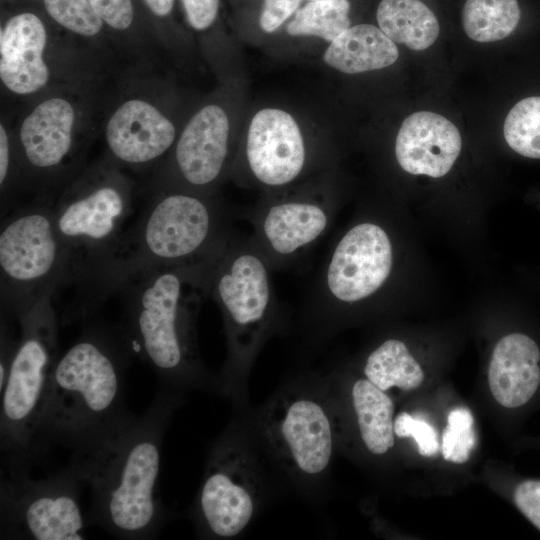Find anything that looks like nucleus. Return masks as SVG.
<instances>
[{
  "label": "nucleus",
  "mask_w": 540,
  "mask_h": 540,
  "mask_svg": "<svg viewBox=\"0 0 540 540\" xmlns=\"http://www.w3.org/2000/svg\"><path fill=\"white\" fill-rule=\"evenodd\" d=\"M46 296L19 321L20 336L1 394V473H29L42 458L38 427L49 382L60 356L59 316Z\"/></svg>",
  "instance_id": "obj_6"
},
{
  "label": "nucleus",
  "mask_w": 540,
  "mask_h": 540,
  "mask_svg": "<svg viewBox=\"0 0 540 540\" xmlns=\"http://www.w3.org/2000/svg\"><path fill=\"white\" fill-rule=\"evenodd\" d=\"M71 285L68 258L54 224L52 198L39 196L2 216L1 319L18 322L42 298Z\"/></svg>",
  "instance_id": "obj_8"
},
{
  "label": "nucleus",
  "mask_w": 540,
  "mask_h": 540,
  "mask_svg": "<svg viewBox=\"0 0 540 540\" xmlns=\"http://www.w3.org/2000/svg\"><path fill=\"white\" fill-rule=\"evenodd\" d=\"M393 428L399 438L413 437L419 454L424 457H435L441 451L436 429L425 420L401 412L394 419Z\"/></svg>",
  "instance_id": "obj_30"
},
{
  "label": "nucleus",
  "mask_w": 540,
  "mask_h": 540,
  "mask_svg": "<svg viewBox=\"0 0 540 540\" xmlns=\"http://www.w3.org/2000/svg\"><path fill=\"white\" fill-rule=\"evenodd\" d=\"M229 157V121L226 112L211 104L200 109L182 131L173 155L175 184L182 189L212 194Z\"/></svg>",
  "instance_id": "obj_14"
},
{
  "label": "nucleus",
  "mask_w": 540,
  "mask_h": 540,
  "mask_svg": "<svg viewBox=\"0 0 540 540\" xmlns=\"http://www.w3.org/2000/svg\"><path fill=\"white\" fill-rule=\"evenodd\" d=\"M231 439H221L210 455L194 504L203 534L231 538L250 522L255 508L252 488L244 476L243 458Z\"/></svg>",
  "instance_id": "obj_12"
},
{
  "label": "nucleus",
  "mask_w": 540,
  "mask_h": 540,
  "mask_svg": "<svg viewBox=\"0 0 540 540\" xmlns=\"http://www.w3.org/2000/svg\"><path fill=\"white\" fill-rule=\"evenodd\" d=\"M348 0L310 1L287 25L292 36H315L332 42L350 27Z\"/></svg>",
  "instance_id": "obj_26"
},
{
  "label": "nucleus",
  "mask_w": 540,
  "mask_h": 540,
  "mask_svg": "<svg viewBox=\"0 0 540 540\" xmlns=\"http://www.w3.org/2000/svg\"><path fill=\"white\" fill-rule=\"evenodd\" d=\"M379 28L394 43L425 50L439 35L435 14L420 0H382L377 8Z\"/></svg>",
  "instance_id": "obj_22"
},
{
  "label": "nucleus",
  "mask_w": 540,
  "mask_h": 540,
  "mask_svg": "<svg viewBox=\"0 0 540 540\" xmlns=\"http://www.w3.org/2000/svg\"><path fill=\"white\" fill-rule=\"evenodd\" d=\"M517 0H466L462 24L469 38L494 42L509 36L520 20Z\"/></svg>",
  "instance_id": "obj_25"
},
{
  "label": "nucleus",
  "mask_w": 540,
  "mask_h": 540,
  "mask_svg": "<svg viewBox=\"0 0 540 540\" xmlns=\"http://www.w3.org/2000/svg\"><path fill=\"white\" fill-rule=\"evenodd\" d=\"M351 395L365 446L372 454H385L394 446L393 401L366 378L354 383Z\"/></svg>",
  "instance_id": "obj_23"
},
{
  "label": "nucleus",
  "mask_w": 540,
  "mask_h": 540,
  "mask_svg": "<svg viewBox=\"0 0 540 540\" xmlns=\"http://www.w3.org/2000/svg\"><path fill=\"white\" fill-rule=\"evenodd\" d=\"M235 234L232 212L213 194L161 189L126 229L106 296L143 272L203 260Z\"/></svg>",
  "instance_id": "obj_5"
},
{
  "label": "nucleus",
  "mask_w": 540,
  "mask_h": 540,
  "mask_svg": "<svg viewBox=\"0 0 540 540\" xmlns=\"http://www.w3.org/2000/svg\"><path fill=\"white\" fill-rule=\"evenodd\" d=\"M309 153L295 119L286 111L264 108L252 118L244 165L252 180L268 189L293 184L305 172Z\"/></svg>",
  "instance_id": "obj_13"
},
{
  "label": "nucleus",
  "mask_w": 540,
  "mask_h": 540,
  "mask_svg": "<svg viewBox=\"0 0 540 540\" xmlns=\"http://www.w3.org/2000/svg\"><path fill=\"white\" fill-rule=\"evenodd\" d=\"M462 146L458 128L442 115L419 111L402 123L395 142L399 166L410 174L434 178L449 172Z\"/></svg>",
  "instance_id": "obj_17"
},
{
  "label": "nucleus",
  "mask_w": 540,
  "mask_h": 540,
  "mask_svg": "<svg viewBox=\"0 0 540 540\" xmlns=\"http://www.w3.org/2000/svg\"><path fill=\"white\" fill-rule=\"evenodd\" d=\"M540 349L523 333H511L496 344L488 383L495 400L505 408L526 405L540 386Z\"/></svg>",
  "instance_id": "obj_20"
},
{
  "label": "nucleus",
  "mask_w": 540,
  "mask_h": 540,
  "mask_svg": "<svg viewBox=\"0 0 540 540\" xmlns=\"http://www.w3.org/2000/svg\"><path fill=\"white\" fill-rule=\"evenodd\" d=\"M187 20L195 30H205L215 21L220 0H181Z\"/></svg>",
  "instance_id": "obj_34"
},
{
  "label": "nucleus",
  "mask_w": 540,
  "mask_h": 540,
  "mask_svg": "<svg viewBox=\"0 0 540 540\" xmlns=\"http://www.w3.org/2000/svg\"><path fill=\"white\" fill-rule=\"evenodd\" d=\"M210 296L224 321L226 372L244 369L267 337L278 313L271 269L252 236L237 233L202 260Z\"/></svg>",
  "instance_id": "obj_7"
},
{
  "label": "nucleus",
  "mask_w": 540,
  "mask_h": 540,
  "mask_svg": "<svg viewBox=\"0 0 540 540\" xmlns=\"http://www.w3.org/2000/svg\"><path fill=\"white\" fill-rule=\"evenodd\" d=\"M513 500L520 512L540 530V480L519 482L514 489Z\"/></svg>",
  "instance_id": "obj_32"
},
{
  "label": "nucleus",
  "mask_w": 540,
  "mask_h": 540,
  "mask_svg": "<svg viewBox=\"0 0 540 540\" xmlns=\"http://www.w3.org/2000/svg\"><path fill=\"white\" fill-rule=\"evenodd\" d=\"M310 1H317V0H310Z\"/></svg>",
  "instance_id": "obj_38"
},
{
  "label": "nucleus",
  "mask_w": 540,
  "mask_h": 540,
  "mask_svg": "<svg viewBox=\"0 0 540 540\" xmlns=\"http://www.w3.org/2000/svg\"><path fill=\"white\" fill-rule=\"evenodd\" d=\"M365 378L383 391L396 387L404 391L421 385L424 373L406 345L387 339L372 350L364 365Z\"/></svg>",
  "instance_id": "obj_24"
},
{
  "label": "nucleus",
  "mask_w": 540,
  "mask_h": 540,
  "mask_svg": "<svg viewBox=\"0 0 540 540\" xmlns=\"http://www.w3.org/2000/svg\"><path fill=\"white\" fill-rule=\"evenodd\" d=\"M74 108L63 98L37 105L24 119L19 141L25 165L35 176L57 174L73 148Z\"/></svg>",
  "instance_id": "obj_18"
},
{
  "label": "nucleus",
  "mask_w": 540,
  "mask_h": 540,
  "mask_svg": "<svg viewBox=\"0 0 540 540\" xmlns=\"http://www.w3.org/2000/svg\"><path fill=\"white\" fill-rule=\"evenodd\" d=\"M153 14L159 17L167 16L174 5V0H144Z\"/></svg>",
  "instance_id": "obj_37"
},
{
  "label": "nucleus",
  "mask_w": 540,
  "mask_h": 540,
  "mask_svg": "<svg viewBox=\"0 0 540 540\" xmlns=\"http://www.w3.org/2000/svg\"><path fill=\"white\" fill-rule=\"evenodd\" d=\"M503 133L512 150L540 159V97L516 103L505 119Z\"/></svg>",
  "instance_id": "obj_27"
},
{
  "label": "nucleus",
  "mask_w": 540,
  "mask_h": 540,
  "mask_svg": "<svg viewBox=\"0 0 540 540\" xmlns=\"http://www.w3.org/2000/svg\"><path fill=\"white\" fill-rule=\"evenodd\" d=\"M115 294L122 304L118 324L160 388L179 394L207 380L197 343V318L208 297L202 260L143 272Z\"/></svg>",
  "instance_id": "obj_3"
},
{
  "label": "nucleus",
  "mask_w": 540,
  "mask_h": 540,
  "mask_svg": "<svg viewBox=\"0 0 540 540\" xmlns=\"http://www.w3.org/2000/svg\"><path fill=\"white\" fill-rule=\"evenodd\" d=\"M175 138L173 123L156 107L140 99L124 102L106 127V141L114 159L135 167L160 159Z\"/></svg>",
  "instance_id": "obj_15"
},
{
  "label": "nucleus",
  "mask_w": 540,
  "mask_h": 540,
  "mask_svg": "<svg viewBox=\"0 0 540 540\" xmlns=\"http://www.w3.org/2000/svg\"><path fill=\"white\" fill-rule=\"evenodd\" d=\"M84 486L70 464L37 480L29 473H1L0 539H85L79 501Z\"/></svg>",
  "instance_id": "obj_10"
},
{
  "label": "nucleus",
  "mask_w": 540,
  "mask_h": 540,
  "mask_svg": "<svg viewBox=\"0 0 540 540\" xmlns=\"http://www.w3.org/2000/svg\"><path fill=\"white\" fill-rule=\"evenodd\" d=\"M103 22L116 30L127 29L133 21L132 0H90Z\"/></svg>",
  "instance_id": "obj_31"
},
{
  "label": "nucleus",
  "mask_w": 540,
  "mask_h": 540,
  "mask_svg": "<svg viewBox=\"0 0 540 540\" xmlns=\"http://www.w3.org/2000/svg\"><path fill=\"white\" fill-rule=\"evenodd\" d=\"M48 14L64 28L83 36H94L103 21L90 0H43Z\"/></svg>",
  "instance_id": "obj_29"
},
{
  "label": "nucleus",
  "mask_w": 540,
  "mask_h": 540,
  "mask_svg": "<svg viewBox=\"0 0 540 540\" xmlns=\"http://www.w3.org/2000/svg\"><path fill=\"white\" fill-rule=\"evenodd\" d=\"M179 394L159 388L150 406L131 415L69 464L91 490L87 525L118 539H153L167 519L158 491L163 436Z\"/></svg>",
  "instance_id": "obj_1"
},
{
  "label": "nucleus",
  "mask_w": 540,
  "mask_h": 540,
  "mask_svg": "<svg viewBox=\"0 0 540 540\" xmlns=\"http://www.w3.org/2000/svg\"><path fill=\"white\" fill-rule=\"evenodd\" d=\"M13 322L1 319L0 329V391L4 388L9 376L10 367L17 349L18 338L15 337Z\"/></svg>",
  "instance_id": "obj_35"
},
{
  "label": "nucleus",
  "mask_w": 540,
  "mask_h": 540,
  "mask_svg": "<svg viewBox=\"0 0 540 540\" xmlns=\"http://www.w3.org/2000/svg\"><path fill=\"white\" fill-rule=\"evenodd\" d=\"M393 264L386 228L368 219L353 224L331 247L306 294L307 318L325 328L345 308L376 296Z\"/></svg>",
  "instance_id": "obj_9"
},
{
  "label": "nucleus",
  "mask_w": 540,
  "mask_h": 540,
  "mask_svg": "<svg viewBox=\"0 0 540 540\" xmlns=\"http://www.w3.org/2000/svg\"><path fill=\"white\" fill-rule=\"evenodd\" d=\"M92 174L53 201L56 232L76 290L59 317L62 325L93 318L107 299L108 279L133 213L131 187L121 176L111 170Z\"/></svg>",
  "instance_id": "obj_4"
},
{
  "label": "nucleus",
  "mask_w": 540,
  "mask_h": 540,
  "mask_svg": "<svg viewBox=\"0 0 540 540\" xmlns=\"http://www.w3.org/2000/svg\"><path fill=\"white\" fill-rule=\"evenodd\" d=\"M46 30L33 13L11 17L0 35V77L16 94H31L46 85L49 70L44 61Z\"/></svg>",
  "instance_id": "obj_19"
},
{
  "label": "nucleus",
  "mask_w": 540,
  "mask_h": 540,
  "mask_svg": "<svg viewBox=\"0 0 540 540\" xmlns=\"http://www.w3.org/2000/svg\"><path fill=\"white\" fill-rule=\"evenodd\" d=\"M85 322L49 382L38 427L42 457L51 444L85 450L132 415L125 379L135 355L127 337L119 324Z\"/></svg>",
  "instance_id": "obj_2"
},
{
  "label": "nucleus",
  "mask_w": 540,
  "mask_h": 540,
  "mask_svg": "<svg viewBox=\"0 0 540 540\" xmlns=\"http://www.w3.org/2000/svg\"><path fill=\"white\" fill-rule=\"evenodd\" d=\"M477 444L474 419L466 407L450 411L442 433L441 452L445 460L462 464L469 460Z\"/></svg>",
  "instance_id": "obj_28"
},
{
  "label": "nucleus",
  "mask_w": 540,
  "mask_h": 540,
  "mask_svg": "<svg viewBox=\"0 0 540 540\" xmlns=\"http://www.w3.org/2000/svg\"><path fill=\"white\" fill-rule=\"evenodd\" d=\"M273 437L291 465L306 475L321 473L331 460L333 435L327 412L310 398L294 399L281 409Z\"/></svg>",
  "instance_id": "obj_16"
},
{
  "label": "nucleus",
  "mask_w": 540,
  "mask_h": 540,
  "mask_svg": "<svg viewBox=\"0 0 540 540\" xmlns=\"http://www.w3.org/2000/svg\"><path fill=\"white\" fill-rule=\"evenodd\" d=\"M396 44L371 24L349 27L324 52V62L345 74H357L388 67L396 62Z\"/></svg>",
  "instance_id": "obj_21"
},
{
  "label": "nucleus",
  "mask_w": 540,
  "mask_h": 540,
  "mask_svg": "<svg viewBox=\"0 0 540 540\" xmlns=\"http://www.w3.org/2000/svg\"><path fill=\"white\" fill-rule=\"evenodd\" d=\"M12 170V153L9 137L3 125L0 126V185L5 187Z\"/></svg>",
  "instance_id": "obj_36"
},
{
  "label": "nucleus",
  "mask_w": 540,
  "mask_h": 540,
  "mask_svg": "<svg viewBox=\"0 0 540 540\" xmlns=\"http://www.w3.org/2000/svg\"><path fill=\"white\" fill-rule=\"evenodd\" d=\"M301 0H264L259 23L265 32L278 29L298 8Z\"/></svg>",
  "instance_id": "obj_33"
},
{
  "label": "nucleus",
  "mask_w": 540,
  "mask_h": 540,
  "mask_svg": "<svg viewBox=\"0 0 540 540\" xmlns=\"http://www.w3.org/2000/svg\"><path fill=\"white\" fill-rule=\"evenodd\" d=\"M337 211L327 186L268 194L246 217L252 237L273 271L293 266L330 229Z\"/></svg>",
  "instance_id": "obj_11"
}]
</instances>
